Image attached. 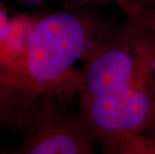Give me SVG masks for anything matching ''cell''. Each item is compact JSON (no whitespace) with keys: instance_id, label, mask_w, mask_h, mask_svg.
Instances as JSON below:
<instances>
[{"instance_id":"cell-1","label":"cell","mask_w":155,"mask_h":154,"mask_svg":"<svg viewBox=\"0 0 155 154\" xmlns=\"http://www.w3.org/2000/svg\"><path fill=\"white\" fill-rule=\"evenodd\" d=\"M79 110L103 152L125 136L144 133L155 96V40L127 17L103 27L85 55Z\"/></svg>"},{"instance_id":"cell-2","label":"cell","mask_w":155,"mask_h":154,"mask_svg":"<svg viewBox=\"0 0 155 154\" xmlns=\"http://www.w3.org/2000/svg\"><path fill=\"white\" fill-rule=\"evenodd\" d=\"M103 26L74 10L43 15L27 50L14 64L0 68V127L17 133L23 117L43 95L79 96L84 59Z\"/></svg>"},{"instance_id":"cell-3","label":"cell","mask_w":155,"mask_h":154,"mask_svg":"<svg viewBox=\"0 0 155 154\" xmlns=\"http://www.w3.org/2000/svg\"><path fill=\"white\" fill-rule=\"evenodd\" d=\"M73 95H43L23 117L17 133L22 141L11 154H93L97 140L89 129Z\"/></svg>"},{"instance_id":"cell-4","label":"cell","mask_w":155,"mask_h":154,"mask_svg":"<svg viewBox=\"0 0 155 154\" xmlns=\"http://www.w3.org/2000/svg\"><path fill=\"white\" fill-rule=\"evenodd\" d=\"M42 16L25 13L11 16L7 30L0 40V68L10 66L24 55L33 29Z\"/></svg>"},{"instance_id":"cell-5","label":"cell","mask_w":155,"mask_h":154,"mask_svg":"<svg viewBox=\"0 0 155 154\" xmlns=\"http://www.w3.org/2000/svg\"><path fill=\"white\" fill-rule=\"evenodd\" d=\"M127 17L134 19L149 32L155 40V7L140 5L134 2H126L120 6Z\"/></svg>"},{"instance_id":"cell-6","label":"cell","mask_w":155,"mask_h":154,"mask_svg":"<svg viewBox=\"0 0 155 154\" xmlns=\"http://www.w3.org/2000/svg\"><path fill=\"white\" fill-rule=\"evenodd\" d=\"M10 17L11 16H9L8 7L2 0H0V40L3 38L6 30H7Z\"/></svg>"},{"instance_id":"cell-7","label":"cell","mask_w":155,"mask_h":154,"mask_svg":"<svg viewBox=\"0 0 155 154\" xmlns=\"http://www.w3.org/2000/svg\"><path fill=\"white\" fill-rule=\"evenodd\" d=\"M144 133L155 141V96L152 102V106H151L150 109L149 117H148L147 125L146 128H145Z\"/></svg>"},{"instance_id":"cell-8","label":"cell","mask_w":155,"mask_h":154,"mask_svg":"<svg viewBox=\"0 0 155 154\" xmlns=\"http://www.w3.org/2000/svg\"><path fill=\"white\" fill-rule=\"evenodd\" d=\"M125 2H134L140 5L148 6V7H155V0H121V1L118 3V5L120 6L121 4H123Z\"/></svg>"},{"instance_id":"cell-9","label":"cell","mask_w":155,"mask_h":154,"mask_svg":"<svg viewBox=\"0 0 155 154\" xmlns=\"http://www.w3.org/2000/svg\"><path fill=\"white\" fill-rule=\"evenodd\" d=\"M76 2H116L117 4L121 0H73Z\"/></svg>"},{"instance_id":"cell-10","label":"cell","mask_w":155,"mask_h":154,"mask_svg":"<svg viewBox=\"0 0 155 154\" xmlns=\"http://www.w3.org/2000/svg\"><path fill=\"white\" fill-rule=\"evenodd\" d=\"M19 1H22V2H28V3H41V2L46 1V0H19Z\"/></svg>"},{"instance_id":"cell-11","label":"cell","mask_w":155,"mask_h":154,"mask_svg":"<svg viewBox=\"0 0 155 154\" xmlns=\"http://www.w3.org/2000/svg\"><path fill=\"white\" fill-rule=\"evenodd\" d=\"M2 152V149H1V146H0V153Z\"/></svg>"}]
</instances>
